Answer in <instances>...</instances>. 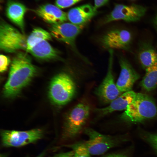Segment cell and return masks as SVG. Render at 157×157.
Wrapping results in <instances>:
<instances>
[{"mask_svg": "<svg viewBox=\"0 0 157 157\" xmlns=\"http://www.w3.org/2000/svg\"><path fill=\"white\" fill-rule=\"evenodd\" d=\"M109 58L107 73L100 85L95 90L96 94L103 102L110 103L117 98L121 92L115 84L113 73V49H109Z\"/></svg>", "mask_w": 157, "mask_h": 157, "instance_id": "obj_8", "label": "cell"}, {"mask_svg": "<svg viewBox=\"0 0 157 157\" xmlns=\"http://www.w3.org/2000/svg\"><path fill=\"white\" fill-rule=\"evenodd\" d=\"M101 157H127L125 155L117 153H109L103 155Z\"/></svg>", "mask_w": 157, "mask_h": 157, "instance_id": "obj_27", "label": "cell"}, {"mask_svg": "<svg viewBox=\"0 0 157 157\" xmlns=\"http://www.w3.org/2000/svg\"><path fill=\"white\" fill-rule=\"evenodd\" d=\"M131 32L126 29H115L104 35L101 42L103 46L109 49H113L128 50L132 40Z\"/></svg>", "mask_w": 157, "mask_h": 157, "instance_id": "obj_11", "label": "cell"}, {"mask_svg": "<svg viewBox=\"0 0 157 157\" xmlns=\"http://www.w3.org/2000/svg\"><path fill=\"white\" fill-rule=\"evenodd\" d=\"M84 131L88 137V140L84 142L91 155L103 154L119 142L118 138L101 134L90 128H85Z\"/></svg>", "mask_w": 157, "mask_h": 157, "instance_id": "obj_6", "label": "cell"}, {"mask_svg": "<svg viewBox=\"0 0 157 157\" xmlns=\"http://www.w3.org/2000/svg\"><path fill=\"white\" fill-rule=\"evenodd\" d=\"M37 71L28 55L22 52L17 53L11 63L8 78L4 88V96L12 98L17 95L30 82Z\"/></svg>", "mask_w": 157, "mask_h": 157, "instance_id": "obj_1", "label": "cell"}, {"mask_svg": "<svg viewBox=\"0 0 157 157\" xmlns=\"http://www.w3.org/2000/svg\"><path fill=\"white\" fill-rule=\"evenodd\" d=\"M109 0H94L95 8L97 9L98 8L106 4Z\"/></svg>", "mask_w": 157, "mask_h": 157, "instance_id": "obj_26", "label": "cell"}, {"mask_svg": "<svg viewBox=\"0 0 157 157\" xmlns=\"http://www.w3.org/2000/svg\"><path fill=\"white\" fill-rule=\"evenodd\" d=\"M26 10L23 4L12 1H8L6 8L8 17L19 27L23 33L24 29V16Z\"/></svg>", "mask_w": 157, "mask_h": 157, "instance_id": "obj_16", "label": "cell"}, {"mask_svg": "<svg viewBox=\"0 0 157 157\" xmlns=\"http://www.w3.org/2000/svg\"><path fill=\"white\" fill-rule=\"evenodd\" d=\"M10 62V60L7 56L1 54L0 56V71L3 73L6 71Z\"/></svg>", "mask_w": 157, "mask_h": 157, "instance_id": "obj_23", "label": "cell"}, {"mask_svg": "<svg viewBox=\"0 0 157 157\" xmlns=\"http://www.w3.org/2000/svg\"><path fill=\"white\" fill-rule=\"evenodd\" d=\"M39 17L52 24L63 23L67 19V14L56 6L45 4L39 6L34 10Z\"/></svg>", "mask_w": 157, "mask_h": 157, "instance_id": "obj_14", "label": "cell"}, {"mask_svg": "<svg viewBox=\"0 0 157 157\" xmlns=\"http://www.w3.org/2000/svg\"><path fill=\"white\" fill-rule=\"evenodd\" d=\"M26 40L25 36L16 28L2 21L0 25V48L9 53L19 50H26Z\"/></svg>", "mask_w": 157, "mask_h": 157, "instance_id": "obj_5", "label": "cell"}, {"mask_svg": "<svg viewBox=\"0 0 157 157\" xmlns=\"http://www.w3.org/2000/svg\"><path fill=\"white\" fill-rule=\"evenodd\" d=\"M132 0V1H133V0Z\"/></svg>", "mask_w": 157, "mask_h": 157, "instance_id": "obj_30", "label": "cell"}, {"mask_svg": "<svg viewBox=\"0 0 157 157\" xmlns=\"http://www.w3.org/2000/svg\"><path fill=\"white\" fill-rule=\"evenodd\" d=\"M45 152H43L42 153H41L40 155L35 157H43L44 156L45 154Z\"/></svg>", "mask_w": 157, "mask_h": 157, "instance_id": "obj_28", "label": "cell"}, {"mask_svg": "<svg viewBox=\"0 0 157 157\" xmlns=\"http://www.w3.org/2000/svg\"><path fill=\"white\" fill-rule=\"evenodd\" d=\"M155 22H156V25L157 27V15L156 16V18L155 19Z\"/></svg>", "mask_w": 157, "mask_h": 157, "instance_id": "obj_29", "label": "cell"}, {"mask_svg": "<svg viewBox=\"0 0 157 157\" xmlns=\"http://www.w3.org/2000/svg\"><path fill=\"white\" fill-rule=\"evenodd\" d=\"M121 71L116 85L120 92L132 90L135 82L140 77L128 60L124 57L119 60Z\"/></svg>", "mask_w": 157, "mask_h": 157, "instance_id": "obj_12", "label": "cell"}, {"mask_svg": "<svg viewBox=\"0 0 157 157\" xmlns=\"http://www.w3.org/2000/svg\"><path fill=\"white\" fill-rule=\"evenodd\" d=\"M51 36L50 33L41 28H34L27 38L26 51L28 52L35 45L42 41L51 40Z\"/></svg>", "mask_w": 157, "mask_h": 157, "instance_id": "obj_20", "label": "cell"}, {"mask_svg": "<svg viewBox=\"0 0 157 157\" xmlns=\"http://www.w3.org/2000/svg\"><path fill=\"white\" fill-rule=\"evenodd\" d=\"M90 108L87 104L81 103L74 107L69 112L64 124L61 139L72 140L81 133L89 117Z\"/></svg>", "mask_w": 157, "mask_h": 157, "instance_id": "obj_3", "label": "cell"}, {"mask_svg": "<svg viewBox=\"0 0 157 157\" xmlns=\"http://www.w3.org/2000/svg\"><path fill=\"white\" fill-rule=\"evenodd\" d=\"M76 92V86L72 78L68 74L61 73L52 79L49 88L51 100L58 105H65L73 98Z\"/></svg>", "mask_w": 157, "mask_h": 157, "instance_id": "obj_4", "label": "cell"}, {"mask_svg": "<svg viewBox=\"0 0 157 157\" xmlns=\"http://www.w3.org/2000/svg\"><path fill=\"white\" fill-rule=\"evenodd\" d=\"M82 0H56L55 5L60 8L69 7Z\"/></svg>", "mask_w": 157, "mask_h": 157, "instance_id": "obj_22", "label": "cell"}, {"mask_svg": "<svg viewBox=\"0 0 157 157\" xmlns=\"http://www.w3.org/2000/svg\"><path fill=\"white\" fill-rule=\"evenodd\" d=\"M157 115V106L153 99L146 94L139 93L120 118L126 122L138 123L153 118Z\"/></svg>", "mask_w": 157, "mask_h": 157, "instance_id": "obj_2", "label": "cell"}, {"mask_svg": "<svg viewBox=\"0 0 157 157\" xmlns=\"http://www.w3.org/2000/svg\"><path fill=\"white\" fill-rule=\"evenodd\" d=\"M145 70V73L140 85L144 90L150 91L157 86V62Z\"/></svg>", "mask_w": 157, "mask_h": 157, "instance_id": "obj_19", "label": "cell"}, {"mask_svg": "<svg viewBox=\"0 0 157 157\" xmlns=\"http://www.w3.org/2000/svg\"><path fill=\"white\" fill-rule=\"evenodd\" d=\"M136 94L132 90L124 92L110 102L107 106L97 109L96 111L103 115L115 111L125 110L133 100Z\"/></svg>", "mask_w": 157, "mask_h": 157, "instance_id": "obj_15", "label": "cell"}, {"mask_svg": "<svg viewBox=\"0 0 157 157\" xmlns=\"http://www.w3.org/2000/svg\"><path fill=\"white\" fill-rule=\"evenodd\" d=\"M97 9L90 4H85L70 9L67 19L74 24L84 26L97 14Z\"/></svg>", "mask_w": 157, "mask_h": 157, "instance_id": "obj_13", "label": "cell"}, {"mask_svg": "<svg viewBox=\"0 0 157 157\" xmlns=\"http://www.w3.org/2000/svg\"><path fill=\"white\" fill-rule=\"evenodd\" d=\"M74 151H71L65 152H62L52 157H73Z\"/></svg>", "mask_w": 157, "mask_h": 157, "instance_id": "obj_25", "label": "cell"}, {"mask_svg": "<svg viewBox=\"0 0 157 157\" xmlns=\"http://www.w3.org/2000/svg\"><path fill=\"white\" fill-rule=\"evenodd\" d=\"M146 139L157 152V134H147Z\"/></svg>", "mask_w": 157, "mask_h": 157, "instance_id": "obj_24", "label": "cell"}, {"mask_svg": "<svg viewBox=\"0 0 157 157\" xmlns=\"http://www.w3.org/2000/svg\"><path fill=\"white\" fill-rule=\"evenodd\" d=\"M146 10L144 7L137 4H116L113 10L106 18L104 22L108 23L118 20L127 22H136L144 16Z\"/></svg>", "mask_w": 157, "mask_h": 157, "instance_id": "obj_9", "label": "cell"}, {"mask_svg": "<svg viewBox=\"0 0 157 157\" xmlns=\"http://www.w3.org/2000/svg\"><path fill=\"white\" fill-rule=\"evenodd\" d=\"M74 151L73 157H91V155L86 147L83 141H79L65 145Z\"/></svg>", "mask_w": 157, "mask_h": 157, "instance_id": "obj_21", "label": "cell"}, {"mask_svg": "<svg viewBox=\"0 0 157 157\" xmlns=\"http://www.w3.org/2000/svg\"><path fill=\"white\" fill-rule=\"evenodd\" d=\"M83 26L64 22L52 24L49 30L51 35L58 40L69 45L76 52V40Z\"/></svg>", "mask_w": 157, "mask_h": 157, "instance_id": "obj_10", "label": "cell"}, {"mask_svg": "<svg viewBox=\"0 0 157 157\" xmlns=\"http://www.w3.org/2000/svg\"><path fill=\"white\" fill-rule=\"evenodd\" d=\"M42 130L36 129L26 131L4 130L1 132L2 145L6 147H19L41 139Z\"/></svg>", "mask_w": 157, "mask_h": 157, "instance_id": "obj_7", "label": "cell"}, {"mask_svg": "<svg viewBox=\"0 0 157 157\" xmlns=\"http://www.w3.org/2000/svg\"><path fill=\"white\" fill-rule=\"evenodd\" d=\"M138 58L142 67L145 69L157 62V52L151 45L145 43L139 50Z\"/></svg>", "mask_w": 157, "mask_h": 157, "instance_id": "obj_18", "label": "cell"}, {"mask_svg": "<svg viewBox=\"0 0 157 157\" xmlns=\"http://www.w3.org/2000/svg\"><path fill=\"white\" fill-rule=\"evenodd\" d=\"M28 52L37 58L44 60L55 58L58 55V52L47 40H44L39 42Z\"/></svg>", "mask_w": 157, "mask_h": 157, "instance_id": "obj_17", "label": "cell"}]
</instances>
